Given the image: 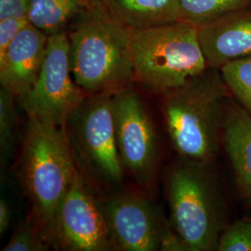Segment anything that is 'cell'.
<instances>
[{"instance_id": "6da1fadb", "label": "cell", "mask_w": 251, "mask_h": 251, "mask_svg": "<svg viewBox=\"0 0 251 251\" xmlns=\"http://www.w3.org/2000/svg\"><path fill=\"white\" fill-rule=\"evenodd\" d=\"M75 83L88 94L116 93L134 83L131 29L91 0L67 30Z\"/></svg>"}, {"instance_id": "7a4b0ae2", "label": "cell", "mask_w": 251, "mask_h": 251, "mask_svg": "<svg viewBox=\"0 0 251 251\" xmlns=\"http://www.w3.org/2000/svg\"><path fill=\"white\" fill-rule=\"evenodd\" d=\"M232 96L219 69L206 71L163 96L162 113L171 144L180 158L211 163L222 134L225 100Z\"/></svg>"}, {"instance_id": "3957f363", "label": "cell", "mask_w": 251, "mask_h": 251, "mask_svg": "<svg viewBox=\"0 0 251 251\" xmlns=\"http://www.w3.org/2000/svg\"><path fill=\"white\" fill-rule=\"evenodd\" d=\"M210 164L179 157L166 176L171 226L188 251H217L229 225L225 197Z\"/></svg>"}, {"instance_id": "277c9868", "label": "cell", "mask_w": 251, "mask_h": 251, "mask_svg": "<svg viewBox=\"0 0 251 251\" xmlns=\"http://www.w3.org/2000/svg\"><path fill=\"white\" fill-rule=\"evenodd\" d=\"M131 61L134 83L145 92L162 97L208 68L198 26L184 20L131 30Z\"/></svg>"}, {"instance_id": "5b68a950", "label": "cell", "mask_w": 251, "mask_h": 251, "mask_svg": "<svg viewBox=\"0 0 251 251\" xmlns=\"http://www.w3.org/2000/svg\"><path fill=\"white\" fill-rule=\"evenodd\" d=\"M77 172L64 126L28 117L22 175L36 220L46 235Z\"/></svg>"}, {"instance_id": "8992f818", "label": "cell", "mask_w": 251, "mask_h": 251, "mask_svg": "<svg viewBox=\"0 0 251 251\" xmlns=\"http://www.w3.org/2000/svg\"><path fill=\"white\" fill-rule=\"evenodd\" d=\"M114 93L88 94L67 117L64 129L75 160L105 185L120 184L124 166L117 148Z\"/></svg>"}, {"instance_id": "52a82bcc", "label": "cell", "mask_w": 251, "mask_h": 251, "mask_svg": "<svg viewBox=\"0 0 251 251\" xmlns=\"http://www.w3.org/2000/svg\"><path fill=\"white\" fill-rule=\"evenodd\" d=\"M87 95L73 77L67 31L49 36L41 71L32 89L20 100L27 116L64 126Z\"/></svg>"}, {"instance_id": "ba28073f", "label": "cell", "mask_w": 251, "mask_h": 251, "mask_svg": "<svg viewBox=\"0 0 251 251\" xmlns=\"http://www.w3.org/2000/svg\"><path fill=\"white\" fill-rule=\"evenodd\" d=\"M47 237L63 251H117L100 201L79 172L57 207Z\"/></svg>"}, {"instance_id": "9c48e42d", "label": "cell", "mask_w": 251, "mask_h": 251, "mask_svg": "<svg viewBox=\"0 0 251 251\" xmlns=\"http://www.w3.org/2000/svg\"><path fill=\"white\" fill-rule=\"evenodd\" d=\"M117 148L126 170L142 186L153 182L158 164V143L152 117L132 87L114 93Z\"/></svg>"}, {"instance_id": "30bf717a", "label": "cell", "mask_w": 251, "mask_h": 251, "mask_svg": "<svg viewBox=\"0 0 251 251\" xmlns=\"http://www.w3.org/2000/svg\"><path fill=\"white\" fill-rule=\"evenodd\" d=\"M117 251L160 250L167 225L151 201L139 195L118 194L100 201Z\"/></svg>"}, {"instance_id": "8fae6325", "label": "cell", "mask_w": 251, "mask_h": 251, "mask_svg": "<svg viewBox=\"0 0 251 251\" xmlns=\"http://www.w3.org/2000/svg\"><path fill=\"white\" fill-rule=\"evenodd\" d=\"M198 34L208 68L251 56V6L198 25Z\"/></svg>"}, {"instance_id": "7c38bea8", "label": "cell", "mask_w": 251, "mask_h": 251, "mask_svg": "<svg viewBox=\"0 0 251 251\" xmlns=\"http://www.w3.org/2000/svg\"><path fill=\"white\" fill-rule=\"evenodd\" d=\"M49 36L29 23L0 58V83L15 98L34 86L45 60Z\"/></svg>"}, {"instance_id": "4fadbf2b", "label": "cell", "mask_w": 251, "mask_h": 251, "mask_svg": "<svg viewBox=\"0 0 251 251\" xmlns=\"http://www.w3.org/2000/svg\"><path fill=\"white\" fill-rule=\"evenodd\" d=\"M222 140L236 189L251 202V115L233 96L224 102Z\"/></svg>"}, {"instance_id": "5bb4252c", "label": "cell", "mask_w": 251, "mask_h": 251, "mask_svg": "<svg viewBox=\"0 0 251 251\" xmlns=\"http://www.w3.org/2000/svg\"><path fill=\"white\" fill-rule=\"evenodd\" d=\"M108 12L131 30L182 21L179 0H101Z\"/></svg>"}, {"instance_id": "9a60e30c", "label": "cell", "mask_w": 251, "mask_h": 251, "mask_svg": "<svg viewBox=\"0 0 251 251\" xmlns=\"http://www.w3.org/2000/svg\"><path fill=\"white\" fill-rule=\"evenodd\" d=\"M91 0H32L29 22L48 36L67 31Z\"/></svg>"}, {"instance_id": "2e32d148", "label": "cell", "mask_w": 251, "mask_h": 251, "mask_svg": "<svg viewBox=\"0 0 251 251\" xmlns=\"http://www.w3.org/2000/svg\"><path fill=\"white\" fill-rule=\"evenodd\" d=\"M182 18L197 26L251 6V0H179Z\"/></svg>"}, {"instance_id": "e0dca14e", "label": "cell", "mask_w": 251, "mask_h": 251, "mask_svg": "<svg viewBox=\"0 0 251 251\" xmlns=\"http://www.w3.org/2000/svg\"><path fill=\"white\" fill-rule=\"evenodd\" d=\"M219 70L232 96L251 115V56L226 63Z\"/></svg>"}, {"instance_id": "ac0fdd59", "label": "cell", "mask_w": 251, "mask_h": 251, "mask_svg": "<svg viewBox=\"0 0 251 251\" xmlns=\"http://www.w3.org/2000/svg\"><path fill=\"white\" fill-rule=\"evenodd\" d=\"M15 97L1 87L0 90V154L1 164L9 161L15 145Z\"/></svg>"}, {"instance_id": "d6986e66", "label": "cell", "mask_w": 251, "mask_h": 251, "mask_svg": "<svg viewBox=\"0 0 251 251\" xmlns=\"http://www.w3.org/2000/svg\"><path fill=\"white\" fill-rule=\"evenodd\" d=\"M217 251H251V216L228 225L220 236Z\"/></svg>"}, {"instance_id": "ffe728a7", "label": "cell", "mask_w": 251, "mask_h": 251, "mask_svg": "<svg viewBox=\"0 0 251 251\" xmlns=\"http://www.w3.org/2000/svg\"><path fill=\"white\" fill-rule=\"evenodd\" d=\"M45 233H39L36 226L25 223L14 231L4 251H43L48 250Z\"/></svg>"}, {"instance_id": "44dd1931", "label": "cell", "mask_w": 251, "mask_h": 251, "mask_svg": "<svg viewBox=\"0 0 251 251\" xmlns=\"http://www.w3.org/2000/svg\"><path fill=\"white\" fill-rule=\"evenodd\" d=\"M29 23L28 19L7 18L0 20V58L4 56L12 41Z\"/></svg>"}, {"instance_id": "7402d4cb", "label": "cell", "mask_w": 251, "mask_h": 251, "mask_svg": "<svg viewBox=\"0 0 251 251\" xmlns=\"http://www.w3.org/2000/svg\"><path fill=\"white\" fill-rule=\"evenodd\" d=\"M31 2L32 0H0V20L28 19Z\"/></svg>"}, {"instance_id": "603a6c76", "label": "cell", "mask_w": 251, "mask_h": 251, "mask_svg": "<svg viewBox=\"0 0 251 251\" xmlns=\"http://www.w3.org/2000/svg\"><path fill=\"white\" fill-rule=\"evenodd\" d=\"M11 222V209L9 203L1 198L0 200V233L3 234L9 229Z\"/></svg>"}]
</instances>
